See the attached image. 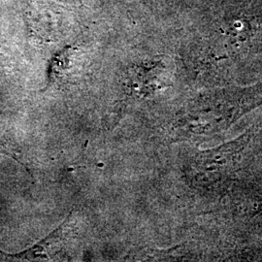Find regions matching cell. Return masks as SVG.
Listing matches in <instances>:
<instances>
[{
	"instance_id": "1",
	"label": "cell",
	"mask_w": 262,
	"mask_h": 262,
	"mask_svg": "<svg viewBox=\"0 0 262 262\" xmlns=\"http://www.w3.org/2000/svg\"><path fill=\"white\" fill-rule=\"evenodd\" d=\"M253 138L254 134L248 130L221 145L194 150L185 168L189 185L206 194L227 189L250 156Z\"/></svg>"
},
{
	"instance_id": "2",
	"label": "cell",
	"mask_w": 262,
	"mask_h": 262,
	"mask_svg": "<svg viewBox=\"0 0 262 262\" xmlns=\"http://www.w3.org/2000/svg\"><path fill=\"white\" fill-rule=\"evenodd\" d=\"M262 104V98L246 95L214 94L199 98L179 115L176 135L182 139H211L228 130L244 116Z\"/></svg>"
},
{
	"instance_id": "3",
	"label": "cell",
	"mask_w": 262,
	"mask_h": 262,
	"mask_svg": "<svg viewBox=\"0 0 262 262\" xmlns=\"http://www.w3.org/2000/svg\"><path fill=\"white\" fill-rule=\"evenodd\" d=\"M68 231V221L63 225H60L54 232L34 245L32 248L28 249L25 252L17 254H7L0 252V256L5 259H17V260H53L56 257L58 253L61 252L64 242H66V233Z\"/></svg>"
}]
</instances>
